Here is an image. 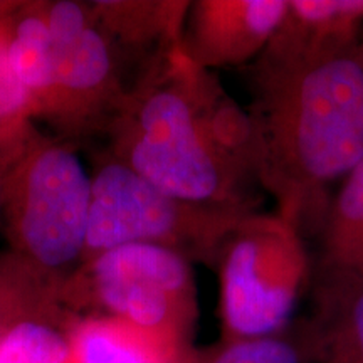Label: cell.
I'll return each instance as SVG.
<instances>
[{
	"instance_id": "obj_1",
	"label": "cell",
	"mask_w": 363,
	"mask_h": 363,
	"mask_svg": "<svg viewBox=\"0 0 363 363\" xmlns=\"http://www.w3.org/2000/svg\"><path fill=\"white\" fill-rule=\"evenodd\" d=\"M360 45L315 48L276 30L249 67L256 182L301 235L323 224L330 185L363 162Z\"/></svg>"
},
{
	"instance_id": "obj_2",
	"label": "cell",
	"mask_w": 363,
	"mask_h": 363,
	"mask_svg": "<svg viewBox=\"0 0 363 363\" xmlns=\"http://www.w3.org/2000/svg\"><path fill=\"white\" fill-rule=\"evenodd\" d=\"M103 136L108 155L163 192L252 212L246 199L256 182L247 115L212 71L185 56L180 43L143 67Z\"/></svg>"
},
{
	"instance_id": "obj_3",
	"label": "cell",
	"mask_w": 363,
	"mask_h": 363,
	"mask_svg": "<svg viewBox=\"0 0 363 363\" xmlns=\"http://www.w3.org/2000/svg\"><path fill=\"white\" fill-rule=\"evenodd\" d=\"M91 175L74 145L39 128L0 158V234L30 269L59 288L83 264Z\"/></svg>"
},
{
	"instance_id": "obj_4",
	"label": "cell",
	"mask_w": 363,
	"mask_h": 363,
	"mask_svg": "<svg viewBox=\"0 0 363 363\" xmlns=\"http://www.w3.org/2000/svg\"><path fill=\"white\" fill-rule=\"evenodd\" d=\"M74 316H108L192 348L197 289L192 262L169 247L126 244L79 266L61 289Z\"/></svg>"
},
{
	"instance_id": "obj_5",
	"label": "cell",
	"mask_w": 363,
	"mask_h": 363,
	"mask_svg": "<svg viewBox=\"0 0 363 363\" xmlns=\"http://www.w3.org/2000/svg\"><path fill=\"white\" fill-rule=\"evenodd\" d=\"M247 214L180 201L104 152L91 174L83 262L126 244H153L214 266L225 235Z\"/></svg>"
},
{
	"instance_id": "obj_6",
	"label": "cell",
	"mask_w": 363,
	"mask_h": 363,
	"mask_svg": "<svg viewBox=\"0 0 363 363\" xmlns=\"http://www.w3.org/2000/svg\"><path fill=\"white\" fill-rule=\"evenodd\" d=\"M214 266L220 283L222 342L286 328L310 274L296 227L279 216L252 212L225 235Z\"/></svg>"
},
{
	"instance_id": "obj_7",
	"label": "cell",
	"mask_w": 363,
	"mask_h": 363,
	"mask_svg": "<svg viewBox=\"0 0 363 363\" xmlns=\"http://www.w3.org/2000/svg\"><path fill=\"white\" fill-rule=\"evenodd\" d=\"M48 19L52 93L43 123L76 147L104 135L133 84V62L103 29L88 2L48 0Z\"/></svg>"
},
{
	"instance_id": "obj_8",
	"label": "cell",
	"mask_w": 363,
	"mask_h": 363,
	"mask_svg": "<svg viewBox=\"0 0 363 363\" xmlns=\"http://www.w3.org/2000/svg\"><path fill=\"white\" fill-rule=\"evenodd\" d=\"M288 6L289 0L189 2L182 51L207 71L256 61L284 21Z\"/></svg>"
},
{
	"instance_id": "obj_9",
	"label": "cell",
	"mask_w": 363,
	"mask_h": 363,
	"mask_svg": "<svg viewBox=\"0 0 363 363\" xmlns=\"http://www.w3.org/2000/svg\"><path fill=\"white\" fill-rule=\"evenodd\" d=\"M71 363H192V348L108 316H76L69 325Z\"/></svg>"
},
{
	"instance_id": "obj_10",
	"label": "cell",
	"mask_w": 363,
	"mask_h": 363,
	"mask_svg": "<svg viewBox=\"0 0 363 363\" xmlns=\"http://www.w3.org/2000/svg\"><path fill=\"white\" fill-rule=\"evenodd\" d=\"M316 363H363V283L316 274Z\"/></svg>"
},
{
	"instance_id": "obj_11",
	"label": "cell",
	"mask_w": 363,
	"mask_h": 363,
	"mask_svg": "<svg viewBox=\"0 0 363 363\" xmlns=\"http://www.w3.org/2000/svg\"><path fill=\"white\" fill-rule=\"evenodd\" d=\"M7 35L13 69L38 123L48 111L52 93V38L48 0H7Z\"/></svg>"
},
{
	"instance_id": "obj_12",
	"label": "cell",
	"mask_w": 363,
	"mask_h": 363,
	"mask_svg": "<svg viewBox=\"0 0 363 363\" xmlns=\"http://www.w3.org/2000/svg\"><path fill=\"white\" fill-rule=\"evenodd\" d=\"M318 274L363 283V162L345 177L321 224Z\"/></svg>"
},
{
	"instance_id": "obj_13",
	"label": "cell",
	"mask_w": 363,
	"mask_h": 363,
	"mask_svg": "<svg viewBox=\"0 0 363 363\" xmlns=\"http://www.w3.org/2000/svg\"><path fill=\"white\" fill-rule=\"evenodd\" d=\"M363 27V0H289L279 33L318 48H353Z\"/></svg>"
},
{
	"instance_id": "obj_14",
	"label": "cell",
	"mask_w": 363,
	"mask_h": 363,
	"mask_svg": "<svg viewBox=\"0 0 363 363\" xmlns=\"http://www.w3.org/2000/svg\"><path fill=\"white\" fill-rule=\"evenodd\" d=\"M62 306L61 288L17 259L0 252V335L26 318H71Z\"/></svg>"
},
{
	"instance_id": "obj_15",
	"label": "cell",
	"mask_w": 363,
	"mask_h": 363,
	"mask_svg": "<svg viewBox=\"0 0 363 363\" xmlns=\"http://www.w3.org/2000/svg\"><path fill=\"white\" fill-rule=\"evenodd\" d=\"M192 363H316L315 337L310 323L288 325L264 337L222 342Z\"/></svg>"
},
{
	"instance_id": "obj_16",
	"label": "cell",
	"mask_w": 363,
	"mask_h": 363,
	"mask_svg": "<svg viewBox=\"0 0 363 363\" xmlns=\"http://www.w3.org/2000/svg\"><path fill=\"white\" fill-rule=\"evenodd\" d=\"M74 318H26L9 326L0 335V363H71Z\"/></svg>"
},
{
	"instance_id": "obj_17",
	"label": "cell",
	"mask_w": 363,
	"mask_h": 363,
	"mask_svg": "<svg viewBox=\"0 0 363 363\" xmlns=\"http://www.w3.org/2000/svg\"><path fill=\"white\" fill-rule=\"evenodd\" d=\"M38 128L33 108L13 69L7 35V0H0V158Z\"/></svg>"
},
{
	"instance_id": "obj_18",
	"label": "cell",
	"mask_w": 363,
	"mask_h": 363,
	"mask_svg": "<svg viewBox=\"0 0 363 363\" xmlns=\"http://www.w3.org/2000/svg\"><path fill=\"white\" fill-rule=\"evenodd\" d=\"M360 59H362V69H363V44L360 45Z\"/></svg>"
}]
</instances>
